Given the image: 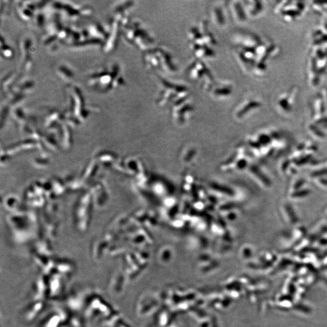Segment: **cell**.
<instances>
[{
  "label": "cell",
  "mask_w": 327,
  "mask_h": 327,
  "mask_svg": "<svg viewBox=\"0 0 327 327\" xmlns=\"http://www.w3.org/2000/svg\"><path fill=\"white\" fill-rule=\"evenodd\" d=\"M248 18H255L263 12V5L260 1H243Z\"/></svg>",
  "instance_id": "9c48e42d"
},
{
  "label": "cell",
  "mask_w": 327,
  "mask_h": 327,
  "mask_svg": "<svg viewBox=\"0 0 327 327\" xmlns=\"http://www.w3.org/2000/svg\"><path fill=\"white\" fill-rule=\"evenodd\" d=\"M210 15L216 25L222 27L226 24V14L223 7L215 6L211 7Z\"/></svg>",
  "instance_id": "30bf717a"
},
{
  "label": "cell",
  "mask_w": 327,
  "mask_h": 327,
  "mask_svg": "<svg viewBox=\"0 0 327 327\" xmlns=\"http://www.w3.org/2000/svg\"><path fill=\"white\" fill-rule=\"evenodd\" d=\"M187 75L188 79L195 83L200 82L205 91L215 82L210 70L199 59L193 61L188 67Z\"/></svg>",
  "instance_id": "277c9868"
},
{
  "label": "cell",
  "mask_w": 327,
  "mask_h": 327,
  "mask_svg": "<svg viewBox=\"0 0 327 327\" xmlns=\"http://www.w3.org/2000/svg\"><path fill=\"white\" fill-rule=\"evenodd\" d=\"M297 94H298V89L296 87L291 88L290 90L280 94L276 102L277 111L282 114L290 113L295 103Z\"/></svg>",
  "instance_id": "5b68a950"
},
{
  "label": "cell",
  "mask_w": 327,
  "mask_h": 327,
  "mask_svg": "<svg viewBox=\"0 0 327 327\" xmlns=\"http://www.w3.org/2000/svg\"><path fill=\"white\" fill-rule=\"evenodd\" d=\"M191 49L197 59L201 60L214 57L215 52L213 47L216 45L214 36L207 29V24L203 22L194 26L188 32Z\"/></svg>",
  "instance_id": "6da1fadb"
},
{
  "label": "cell",
  "mask_w": 327,
  "mask_h": 327,
  "mask_svg": "<svg viewBox=\"0 0 327 327\" xmlns=\"http://www.w3.org/2000/svg\"><path fill=\"white\" fill-rule=\"evenodd\" d=\"M227 5L229 12L231 13L232 18L237 23H244L247 20L248 17L245 12L244 5L242 2L234 1L231 2Z\"/></svg>",
  "instance_id": "ba28073f"
},
{
  "label": "cell",
  "mask_w": 327,
  "mask_h": 327,
  "mask_svg": "<svg viewBox=\"0 0 327 327\" xmlns=\"http://www.w3.org/2000/svg\"><path fill=\"white\" fill-rule=\"evenodd\" d=\"M262 106V102L256 99H246L237 105L234 112H236L237 117H242L250 112H255Z\"/></svg>",
  "instance_id": "52a82bcc"
},
{
  "label": "cell",
  "mask_w": 327,
  "mask_h": 327,
  "mask_svg": "<svg viewBox=\"0 0 327 327\" xmlns=\"http://www.w3.org/2000/svg\"><path fill=\"white\" fill-rule=\"evenodd\" d=\"M233 91V85L228 82L213 83L207 92H209L210 95L216 99L228 98Z\"/></svg>",
  "instance_id": "8992f818"
},
{
  "label": "cell",
  "mask_w": 327,
  "mask_h": 327,
  "mask_svg": "<svg viewBox=\"0 0 327 327\" xmlns=\"http://www.w3.org/2000/svg\"><path fill=\"white\" fill-rule=\"evenodd\" d=\"M144 60L147 67L154 71L174 74L177 70L172 55L163 47L151 48L146 50Z\"/></svg>",
  "instance_id": "7a4b0ae2"
},
{
  "label": "cell",
  "mask_w": 327,
  "mask_h": 327,
  "mask_svg": "<svg viewBox=\"0 0 327 327\" xmlns=\"http://www.w3.org/2000/svg\"><path fill=\"white\" fill-rule=\"evenodd\" d=\"M161 89L156 102L159 106L165 107L187 99L190 96L188 89L185 86L169 82L159 78Z\"/></svg>",
  "instance_id": "3957f363"
}]
</instances>
